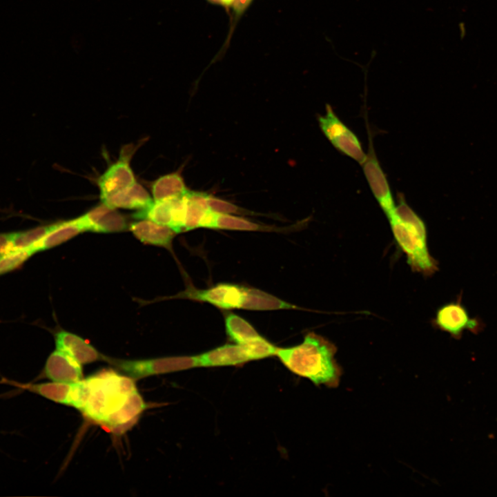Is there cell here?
<instances>
[{
  "label": "cell",
  "mask_w": 497,
  "mask_h": 497,
  "mask_svg": "<svg viewBox=\"0 0 497 497\" xmlns=\"http://www.w3.org/2000/svg\"><path fill=\"white\" fill-rule=\"evenodd\" d=\"M83 381L79 411L97 424L121 429L133 423L146 408L135 380L114 369H101Z\"/></svg>",
  "instance_id": "obj_1"
},
{
  "label": "cell",
  "mask_w": 497,
  "mask_h": 497,
  "mask_svg": "<svg viewBox=\"0 0 497 497\" xmlns=\"http://www.w3.org/2000/svg\"><path fill=\"white\" fill-rule=\"evenodd\" d=\"M336 351V347L329 340L309 332L299 344L277 347L275 356L289 371L309 379L316 386L336 387L342 375L335 359Z\"/></svg>",
  "instance_id": "obj_2"
},
{
  "label": "cell",
  "mask_w": 497,
  "mask_h": 497,
  "mask_svg": "<svg viewBox=\"0 0 497 497\" xmlns=\"http://www.w3.org/2000/svg\"><path fill=\"white\" fill-rule=\"evenodd\" d=\"M398 199L396 206L385 214L393 237L413 271L432 275L438 270V264L428 249L425 224L402 194Z\"/></svg>",
  "instance_id": "obj_3"
},
{
  "label": "cell",
  "mask_w": 497,
  "mask_h": 497,
  "mask_svg": "<svg viewBox=\"0 0 497 497\" xmlns=\"http://www.w3.org/2000/svg\"><path fill=\"white\" fill-rule=\"evenodd\" d=\"M134 380L197 367L195 355L123 360L106 356L105 360Z\"/></svg>",
  "instance_id": "obj_4"
},
{
  "label": "cell",
  "mask_w": 497,
  "mask_h": 497,
  "mask_svg": "<svg viewBox=\"0 0 497 497\" xmlns=\"http://www.w3.org/2000/svg\"><path fill=\"white\" fill-rule=\"evenodd\" d=\"M321 131L332 146L342 155L361 164L366 157L357 135L339 118L329 104L324 115L318 117Z\"/></svg>",
  "instance_id": "obj_5"
},
{
  "label": "cell",
  "mask_w": 497,
  "mask_h": 497,
  "mask_svg": "<svg viewBox=\"0 0 497 497\" xmlns=\"http://www.w3.org/2000/svg\"><path fill=\"white\" fill-rule=\"evenodd\" d=\"M461 293L456 301L442 305L438 309L433 326L447 332L454 338H460L465 330L477 333L485 326L478 316L471 318L466 307L461 302Z\"/></svg>",
  "instance_id": "obj_6"
},
{
  "label": "cell",
  "mask_w": 497,
  "mask_h": 497,
  "mask_svg": "<svg viewBox=\"0 0 497 497\" xmlns=\"http://www.w3.org/2000/svg\"><path fill=\"white\" fill-rule=\"evenodd\" d=\"M367 121L368 131V149L364 162L360 164L371 191L384 214L396 206V201L387 175L376 156L371 133Z\"/></svg>",
  "instance_id": "obj_7"
},
{
  "label": "cell",
  "mask_w": 497,
  "mask_h": 497,
  "mask_svg": "<svg viewBox=\"0 0 497 497\" xmlns=\"http://www.w3.org/2000/svg\"><path fill=\"white\" fill-rule=\"evenodd\" d=\"M134 150L133 147L123 148L118 159L98 178L101 201L137 182L130 166Z\"/></svg>",
  "instance_id": "obj_8"
},
{
  "label": "cell",
  "mask_w": 497,
  "mask_h": 497,
  "mask_svg": "<svg viewBox=\"0 0 497 497\" xmlns=\"http://www.w3.org/2000/svg\"><path fill=\"white\" fill-rule=\"evenodd\" d=\"M184 212L185 195L170 199L153 200L146 208L137 211L134 217L168 226L177 233L183 231Z\"/></svg>",
  "instance_id": "obj_9"
},
{
  "label": "cell",
  "mask_w": 497,
  "mask_h": 497,
  "mask_svg": "<svg viewBox=\"0 0 497 497\" xmlns=\"http://www.w3.org/2000/svg\"><path fill=\"white\" fill-rule=\"evenodd\" d=\"M178 296L207 302L225 310L241 309L243 286L222 283L206 289L188 288Z\"/></svg>",
  "instance_id": "obj_10"
},
{
  "label": "cell",
  "mask_w": 497,
  "mask_h": 497,
  "mask_svg": "<svg viewBox=\"0 0 497 497\" xmlns=\"http://www.w3.org/2000/svg\"><path fill=\"white\" fill-rule=\"evenodd\" d=\"M82 380L77 382L51 381L16 384V386L56 403L73 407L79 410L82 400Z\"/></svg>",
  "instance_id": "obj_11"
},
{
  "label": "cell",
  "mask_w": 497,
  "mask_h": 497,
  "mask_svg": "<svg viewBox=\"0 0 497 497\" xmlns=\"http://www.w3.org/2000/svg\"><path fill=\"white\" fill-rule=\"evenodd\" d=\"M77 220L84 232L115 233L124 231L129 227L126 216L103 202Z\"/></svg>",
  "instance_id": "obj_12"
},
{
  "label": "cell",
  "mask_w": 497,
  "mask_h": 497,
  "mask_svg": "<svg viewBox=\"0 0 497 497\" xmlns=\"http://www.w3.org/2000/svg\"><path fill=\"white\" fill-rule=\"evenodd\" d=\"M56 349L59 350L82 364L104 360L106 356L81 337L61 330L55 335Z\"/></svg>",
  "instance_id": "obj_13"
},
{
  "label": "cell",
  "mask_w": 497,
  "mask_h": 497,
  "mask_svg": "<svg viewBox=\"0 0 497 497\" xmlns=\"http://www.w3.org/2000/svg\"><path fill=\"white\" fill-rule=\"evenodd\" d=\"M197 367L238 366L251 361L242 344H226L196 355Z\"/></svg>",
  "instance_id": "obj_14"
},
{
  "label": "cell",
  "mask_w": 497,
  "mask_h": 497,
  "mask_svg": "<svg viewBox=\"0 0 497 497\" xmlns=\"http://www.w3.org/2000/svg\"><path fill=\"white\" fill-rule=\"evenodd\" d=\"M43 373L51 381L77 382L84 379L81 364L57 349L48 357Z\"/></svg>",
  "instance_id": "obj_15"
},
{
  "label": "cell",
  "mask_w": 497,
  "mask_h": 497,
  "mask_svg": "<svg viewBox=\"0 0 497 497\" xmlns=\"http://www.w3.org/2000/svg\"><path fill=\"white\" fill-rule=\"evenodd\" d=\"M129 224L128 229L144 244L170 250L177 233L170 227L148 219H139Z\"/></svg>",
  "instance_id": "obj_16"
},
{
  "label": "cell",
  "mask_w": 497,
  "mask_h": 497,
  "mask_svg": "<svg viewBox=\"0 0 497 497\" xmlns=\"http://www.w3.org/2000/svg\"><path fill=\"white\" fill-rule=\"evenodd\" d=\"M153 201L146 189L136 182L101 202L115 208L139 211L146 208Z\"/></svg>",
  "instance_id": "obj_17"
},
{
  "label": "cell",
  "mask_w": 497,
  "mask_h": 497,
  "mask_svg": "<svg viewBox=\"0 0 497 497\" xmlns=\"http://www.w3.org/2000/svg\"><path fill=\"white\" fill-rule=\"evenodd\" d=\"M202 228L242 231H267L275 228L252 222L240 215L218 213L210 211L207 214Z\"/></svg>",
  "instance_id": "obj_18"
},
{
  "label": "cell",
  "mask_w": 497,
  "mask_h": 497,
  "mask_svg": "<svg viewBox=\"0 0 497 497\" xmlns=\"http://www.w3.org/2000/svg\"><path fill=\"white\" fill-rule=\"evenodd\" d=\"M84 232L77 218L58 222L42 238L28 248L33 254L60 245Z\"/></svg>",
  "instance_id": "obj_19"
},
{
  "label": "cell",
  "mask_w": 497,
  "mask_h": 497,
  "mask_svg": "<svg viewBox=\"0 0 497 497\" xmlns=\"http://www.w3.org/2000/svg\"><path fill=\"white\" fill-rule=\"evenodd\" d=\"M297 306L260 289L243 286L241 309L251 311H273Z\"/></svg>",
  "instance_id": "obj_20"
},
{
  "label": "cell",
  "mask_w": 497,
  "mask_h": 497,
  "mask_svg": "<svg viewBox=\"0 0 497 497\" xmlns=\"http://www.w3.org/2000/svg\"><path fill=\"white\" fill-rule=\"evenodd\" d=\"M207 193L188 191L185 195L183 231L202 228L211 211L207 204Z\"/></svg>",
  "instance_id": "obj_21"
},
{
  "label": "cell",
  "mask_w": 497,
  "mask_h": 497,
  "mask_svg": "<svg viewBox=\"0 0 497 497\" xmlns=\"http://www.w3.org/2000/svg\"><path fill=\"white\" fill-rule=\"evenodd\" d=\"M153 200H166L184 196L189 191L179 172L162 175L155 179L150 186Z\"/></svg>",
  "instance_id": "obj_22"
},
{
  "label": "cell",
  "mask_w": 497,
  "mask_h": 497,
  "mask_svg": "<svg viewBox=\"0 0 497 497\" xmlns=\"http://www.w3.org/2000/svg\"><path fill=\"white\" fill-rule=\"evenodd\" d=\"M226 333L233 343L244 344L260 337V334L247 320L235 314L225 317Z\"/></svg>",
  "instance_id": "obj_23"
},
{
  "label": "cell",
  "mask_w": 497,
  "mask_h": 497,
  "mask_svg": "<svg viewBox=\"0 0 497 497\" xmlns=\"http://www.w3.org/2000/svg\"><path fill=\"white\" fill-rule=\"evenodd\" d=\"M55 224L38 226L26 231L12 233L11 250L30 248L48 233L54 227Z\"/></svg>",
  "instance_id": "obj_24"
},
{
  "label": "cell",
  "mask_w": 497,
  "mask_h": 497,
  "mask_svg": "<svg viewBox=\"0 0 497 497\" xmlns=\"http://www.w3.org/2000/svg\"><path fill=\"white\" fill-rule=\"evenodd\" d=\"M32 255L29 248L8 251L0 257V275L16 269Z\"/></svg>",
  "instance_id": "obj_25"
},
{
  "label": "cell",
  "mask_w": 497,
  "mask_h": 497,
  "mask_svg": "<svg viewBox=\"0 0 497 497\" xmlns=\"http://www.w3.org/2000/svg\"><path fill=\"white\" fill-rule=\"evenodd\" d=\"M207 204L211 211L218 213L241 215L253 214L247 209L209 194L207 197Z\"/></svg>",
  "instance_id": "obj_26"
},
{
  "label": "cell",
  "mask_w": 497,
  "mask_h": 497,
  "mask_svg": "<svg viewBox=\"0 0 497 497\" xmlns=\"http://www.w3.org/2000/svg\"><path fill=\"white\" fill-rule=\"evenodd\" d=\"M12 233H0V257L11 250Z\"/></svg>",
  "instance_id": "obj_27"
}]
</instances>
